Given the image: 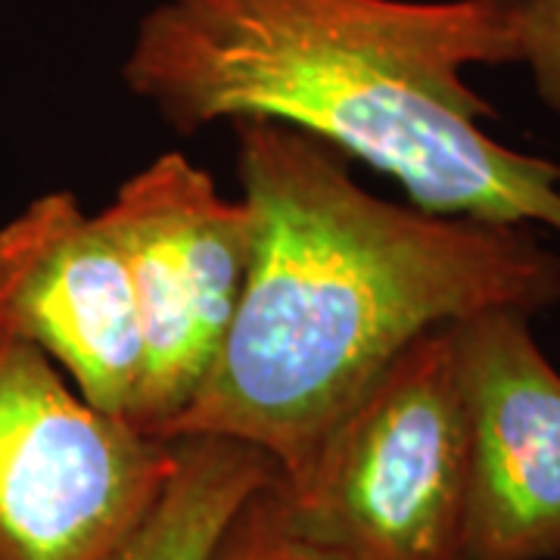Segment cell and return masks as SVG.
<instances>
[{
  "instance_id": "obj_1",
  "label": "cell",
  "mask_w": 560,
  "mask_h": 560,
  "mask_svg": "<svg viewBox=\"0 0 560 560\" xmlns=\"http://www.w3.org/2000/svg\"><path fill=\"white\" fill-rule=\"evenodd\" d=\"M231 125L253 265L219 361L165 440L246 442L287 477L427 330L560 302V256L533 228L381 200L327 143L280 121Z\"/></svg>"
},
{
  "instance_id": "obj_2",
  "label": "cell",
  "mask_w": 560,
  "mask_h": 560,
  "mask_svg": "<svg viewBox=\"0 0 560 560\" xmlns=\"http://www.w3.org/2000/svg\"><path fill=\"white\" fill-rule=\"evenodd\" d=\"M521 62L517 0H156L125 88L178 135L290 125L436 215L560 234V162L486 135L464 72Z\"/></svg>"
},
{
  "instance_id": "obj_3",
  "label": "cell",
  "mask_w": 560,
  "mask_h": 560,
  "mask_svg": "<svg viewBox=\"0 0 560 560\" xmlns=\"http://www.w3.org/2000/svg\"><path fill=\"white\" fill-rule=\"evenodd\" d=\"M271 492L330 560H464L470 420L448 324L408 342Z\"/></svg>"
},
{
  "instance_id": "obj_4",
  "label": "cell",
  "mask_w": 560,
  "mask_h": 560,
  "mask_svg": "<svg viewBox=\"0 0 560 560\" xmlns=\"http://www.w3.org/2000/svg\"><path fill=\"white\" fill-rule=\"evenodd\" d=\"M175 440L106 415L0 334V560H109L160 499Z\"/></svg>"
},
{
  "instance_id": "obj_5",
  "label": "cell",
  "mask_w": 560,
  "mask_h": 560,
  "mask_svg": "<svg viewBox=\"0 0 560 560\" xmlns=\"http://www.w3.org/2000/svg\"><path fill=\"white\" fill-rule=\"evenodd\" d=\"M97 219L119 243L138 296L143 361L125 420L165 440L237 315L256 246L253 212L168 150L125 180Z\"/></svg>"
},
{
  "instance_id": "obj_6",
  "label": "cell",
  "mask_w": 560,
  "mask_h": 560,
  "mask_svg": "<svg viewBox=\"0 0 560 560\" xmlns=\"http://www.w3.org/2000/svg\"><path fill=\"white\" fill-rule=\"evenodd\" d=\"M529 318L486 308L448 324L470 420L464 560L560 558V374Z\"/></svg>"
},
{
  "instance_id": "obj_7",
  "label": "cell",
  "mask_w": 560,
  "mask_h": 560,
  "mask_svg": "<svg viewBox=\"0 0 560 560\" xmlns=\"http://www.w3.org/2000/svg\"><path fill=\"white\" fill-rule=\"evenodd\" d=\"M0 334L38 346L106 415L125 418L143 361L128 261L75 194L54 190L0 228Z\"/></svg>"
},
{
  "instance_id": "obj_8",
  "label": "cell",
  "mask_w": 560,
  "mask_h": 560,
  "mask_svg": "<svg viewBox=\"0 0 560 560\" xmlns=\"http://www.w3.org/2000/svg\"><path fill=\"white\" fill-rule=\"evenodd\" d=\"M160 499L109 560H209L221 533L278 467L265 452L224 436H180Z\"/></svg>"
},
{
  "instance_id": "obj_9",
  "label": "cell",
  "mask_w": 560,
  "mask_h": 560,
  "mask_svg": "<svg viewBox=\"0 0 560 560\" xmlns=\"http://www.w3.org/2000/svg\"><path fill=\"white\" fill-rule=\"evenodd\" d=\"M209 560H330L283 523L271 482L243 504Z\"/></svg>"
},
{
  "instance_id": "obj_10",
  "label": "cell",
  "mask_w": 560,
  "mask_h": 560,
  "mask_svg": "<svg viewBox=\"0 0 560 560\" xmlns=\"http://www.w3.org/2000/svg\"><path fill=\"white\" fill-rule=\"evenodd\" d=\"M517 38L539 101L560 116V0H517Z\"/></svg>"
}]
</instances>
